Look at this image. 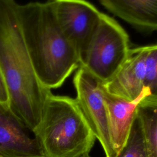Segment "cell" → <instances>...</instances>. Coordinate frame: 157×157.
Segmentation results:
<instances>
[{
	"label": "cell",
	"instance_id": "10",
	"mask_svg": "<svg viewBox=\"0 0 157 157\" xmlns=\"http://www.w3.org/2000/svg\"><path fill=\"white\" fill-rule=\"evenodd\" d=\"M109 12L131 25L157 31V0H99Z\"/></svg>",
	"mask_w": 157,
	"mask_h": 157
},
{
	"label": "cell",
	"instance_id": "9",
	"mask_svg": "<svg viewBox=\"0 0 157 157\" xmlns=\"http://www.w3.org/2000/svg\"><path fill=\"white\" fill-rule=\"evenodd\" d=\"M102 94L107 109L111 141L117 155L128 139L139 104L144 98L150 96V93L148 89L144 88L136 99L128 101L108 92L103 84Z\"/></svg>",
	"mask_w": 157,
	"mask_h": 157
},
{
	"label": "cell",
	"instance_id": "6",
	"mask_svg": "<svg viewBox=\"0 0 157 157\" xmlns=\"http://www.w3.org/2000/svg\"><path fill=\"white\" fill-rule=\"evenodd\" d=\"M57 21L76 49L82 65L90 41L102 20L103 13L86 0H47Z\"/></svg>",
	"mask_w": 157,
	"mask_h": 157
},
{
	"label": "cell",
	"instance_id": "15",
	"mask_svg": "<svg viewBox=\"0 0 157 157\" xmlns=\"http://www.w3.org/2000/svg\"><path fill=\"white\" fill-rule=\"evenodd\" d=\"M76 157H91V156L90 155V153H84L83 155H81L76 156Z\"/></svg>",
	"mask_w": 157,
	"mask_h": 157
},
{
	"label": "cell",
	"instance_id": "1",
	"mask_svg": "<svg viewBox=\"0 0 157 157\" xmlns=\"http://www.w3.org/2000/svg\"><path fill=\"white\" fill-rule=\"evenodd\" d=\"M15 0H0V66L9 107L31 131L39 125L50 90L38 79L21 32Z\"/></svg>",
	"mask_w": 157,
	"mask_h": 157
},
{
	"label": "cell",
	"instance_id": "12",
	"mask_svg": "<svg viewBox=\"0 0 157 157\" xmlns=\"http://www.w3.org/2000/svg\"><path fill=\"white\" fill-rule=\"evenodd\" d=\"M117 157H148L143 131L137 115L128 139Z\"/></svg>",
	"mask_w": 157,
	"mask_h": 157
},
{
	"label": "cell",
	"instance_id": "5",
	"mask_svg": "<svg viewBox=\"0 0 157 157\" xmlns=\"http://www.w3.org/2000/svg\"><path fill=\"white\" fill-rule=\"evenodd\" d=\"M75 98L96 139L101 144L105 157H117L112 144L102 86L104 82L87 69L79 66L74 79Z\"/></svg>",
	"mask_w": 157,
	"mask_h": 157
},
{
	"label": "cell",
	"instance_id": "4",
	"mask_svg": "<svg viewBox=\"0 0 157 157\" xmlns=\"http://www.w3.org/2000/svg\"><path fill=\"white\" fill-rule=\"evenodd\" d=\"M129 50L126 32L114 19L104 13L80 66L106 83L121 67Z\"/></svg>",
	"mask_w": 157,
	"mask_h": 157
},
{
	"label": "cell",
	"instance_id": "7",
	"mask_svg": "<svg viewBox=\"0 0 157 157\" xmlns=\"http://www.w3.org/2000/svg\"><path fill=\"white\" fill-rule=\"evenodd\" d=\"M0 156L45 157L34 132L13 113L9 105L1 104Z\"/></svg>",
	"mask_w": 157,
	"mask_h": 157
},
{
	"label": "cell",
	"instance_id": "2",
	"mask_svg": "<svg viewBox=\"0 0 157 157\" xmlns=\"http://www.w3.org/2000/svg\"><path fill=\"white\" fill-rule=\"evenodd\" d=\"M26 47L36 75L47 89L61 86L80 66L77 52L61 29L51 4L31 2L18 6Z\"/></svg>",
	"mask_w": 157,
	"mask_h": 157
},
{
	"label": "cell",
	"instance_id": "13",
	"mask_svg": "<svg viewBox=\"0 0 157 157\" xmlns=\"http://www.w3.org/2000/svg\"><path fill=\"white\" fill-rule=\"evenodd\" d=\"M144 88L150 91V96L157 98V44L148 45Z\"/></svg>",
	"mask_w": 157,
	"mask_h": 157
},
{
	"label": "cell",
	"instance_id": "3",
	"mask_svg": "<svg viewBox=\"0 0 157 157\" xmlns=\"http://www.w3.org/2000/svg\"><path fill=\"white\" fill-rule=\"evenodd\" d=\"M33 132L45 157H76L90 153L96 139L76 99L52 93Z\"/></svg>",
	"mask_w": 157,
	"mask_h": 157
},
{
	"label": "cell",
	"instance_id": "11",
	"mask_svg": "<svg viewBox=\"0 0 157 157\" xmlns=\"http://www.w3.org/2000/svg\"><path fill=\"white\" fill-rule=\"evenodd\" d=\"M145 140L148 157H157V98L147 96L136 112Z\"/></svg>",
	"mask_w": 157,
	"mask_h": 157
},
{
	"label": "cell",
	"instance_id": "14",
	"mask_svg": "<svg viewBox=\"0 0 157 157\" xmlns=\"http://www.w3.org/2000/svg\"><path fill=\"white\" fill-rule=\"evenodd\" d=\"M0 104L9 105V93L3 75L2 71L0 66Z\"/></svg>",
	"mask_w": 157,
	"mask_h": 157
},
{
	"label": "cell",
	"instance_id": "16",
	"mask_svg": "<svg viewBox=\"0 0 157 157\" xmlns=\"http://www.w3.org/2000/svg\"><path fill=\"white\" fill-rule=\"evenodd\" d=\"M0 157H1V156H0Z\"/></svg>",
	"mask_w": 157,
	"mask_h": 157
},
{
	"label": "cell",
	"instance_id": "8",
	"mask_svg": "<svg viewBox=\"0 0 157 157\" xmlns=\"http://www.w3.org/2000/svg\"><path fill=\"white\" fill-rule=\"evenodd\" d=\"M148 45L130 48L117 74L104 86L110 93L128 101L136 99L144 88Z\"/></svg>",
	"mask_w": 157,
	"mask_h": 157
}]
</instances>
